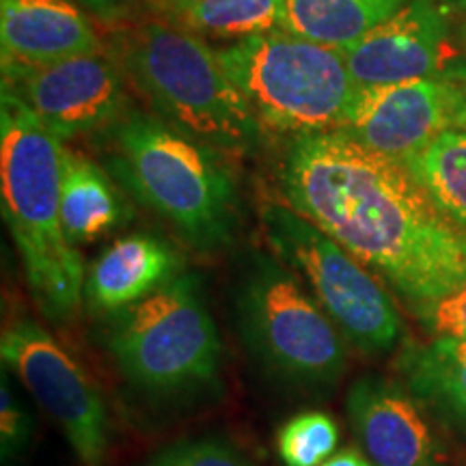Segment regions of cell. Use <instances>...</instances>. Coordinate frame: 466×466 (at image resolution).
<instances>
[{"mask_svg": "<svg viewBox=\"0 0 466 466\" xmlns=\"http://www.w3.org/2000/svg\"><path fill=\"white\" fill-rule=\"evenodd\" d=\"M214 147L167 121L132 113L115 130L110 173L197 250H217L238 227V190Z\"/></svg>", "mask_w": 466, "mask_h": 466, "instance_id": "3957f363", "label": "cell"}, {"mask_svg": "<svg viewBox=\"0 0 466 466\" xmlns=\"http://www.w3.org/2000/svg\"><path fill=\"white\" fill-rule=\"evenodd\" d=\"M261 220L277 258L309 285L348 346L384 354L398 343L401 318L395 302L357 258L289 206H268Z\"/></svg>", "mask_w": 466, "mask_h": 466, "instance_id": "ba28073f", "label": "cell"}, {"mask_svg": "<svg viewBox=\"0 0 466 466\" xmlns=\"http://www.w3.org/2000/svg\"><path fill=\"white\" fill-rule=\"evenodd\" d=\"M322 466H374L370 462V458L363 456V453L357 450H343L335 453L333 458L326 460Z\"/></svg>", "mask_w": 466, "mask_h": 466, "instance_id": "d4e9b609", "label": "cell"}, {"mask_svg": "<svg viewBox=\"0 0 466 466\" xmlns=\"http://www.w3.org/2000/svg\"><path fill=\"white\" fill-rule=\"evenodd\" d=\"M130 218L124 197L96 162L66 149L61 182V220L69 242L86 244Z\"/></svg>", "mask_w": 466, "mask_h": 466, "instance_id": "2e32d148", "label": "cell"}, {"mask_svg": "<svg viewBox=\"0 0 466 466\" xmlns=\"http://www.w3.org/2000/svg\"><path fill=\"white\" fill-rule=\"evenodd\" d=\"M0 359L56 423L76 458L85 466H104L110 445L108 408L85 367L28 318L5 326Z\"/></svg>", "mask_w": 466, "mask_h": 466, "instance_id": "9c48e42d", "label": "cell"}, {"mask_svg": "<svg viewBox=\"0 0 466 466\" xmlns=\"http://www.w3.org/2000/svg\"><path fill=\"white\" fill-rule=\"evenodd\" d=\"M450 55L447 11L436 0H408L398 14L343 50L359 86L453 74L447 67Z\"/></svg>", "mask_w": 466, "mask_h": 466, "instance_id": "7c38bea8", "label": "cell"}, {"mask_svg": "<svg viewBox=\"0 0 466 466\" xmlns=\"http://www.w3.org/2000/svg\"><path fill=\"white\" fill-rule=\"evenodd\" d=\"M417 311L434 337L466 339V283L439 300L421 302Z\"/></svg>", "mask_w": 466, "mask_h": 466, "instance_id": "cb8c5ba5", "label": "cell"}, {"mask_svg": "<svg viewBox=\"0 0 466 466\" xmlns=\"http://www.w3.org/2000/svg\"><path fill=\"white\" fill-rule=\"evenodd\" d=\"M143 466H250V462L225 439L201 436L162 447Z\"/></svg>", "mask_w": 466, "mask_h": 466, "instance_id": "7402d4cb", "label": "cell"}, {"mask_svg": "<svg viewBox=\"0 0 466 466\" xmlns=\"http://www.w3.org/2000/svg\"><path fill=\"white\" fill-rule=\"evenodd\" d=\"M259 126L296 137L339 130L359 85L343 52L283 28L218 50Z\"/></svg>", "mask_w": 466, "mask_h": 466, "instance_id": "8992f818", "label": "cell"}, {"mask_svg": "<svg viewBox=\"0 0 466 466\" xmlns=\"http://www.w3.org/2000/svg\"><path fill=\"white\" fill-rule=\"evenodd\" d=\"M466 116V80L430 76L395 85L359 86L341 130L365 147L406 162Z\"/></svg>", "mask_w": 466, "mask_h": 466, "instance_id": "8fae6325", "label": "cell"}, {"mask_svg": "<svg viewBox=\"0 0 466 466\" xmlns=\"http://www.w3.org/2000/svg\"><path fill=\"white\" fill-rule=\"evenodd\" d=\"M401 371L419 404L466 434V339L434 337L406 354Z\"/></svg>", "mask_w": 466, "mask_h": 466, "instance_id": "e0dca14e", "label": "cell"}, {"mask_svg": "<svg viewBox=\"0 0 466 466\" xmlns=\"http://www.w3.org/2000/svg\"><path fill=\"white\" fill-rule=\"evenodd\" d=\"M127 74L168 126L217 149H250L261 126L220 63L197 35L147 22L124 37Z\"/></svg>", "mask_w": 466, "mask_h": 466, "instance_id": "277c9868", "label": "cell"}, {"mask_svg": "<svg viewBox=\"0 0 466 466\" xmlns=\"http://www.w3.org/2000/svg\"><path fill=\"white\" fill-rule=\"evenodd\" d=\"M346 410L360 450L374 466H436V441L421 404L380 376L350 387Z\"/></svg>", "mask_w": 466, "mask_h": 466, "instance_id": "4fadbf2b", "label": "cell"}, {"mask_svg": "<svg viewBox=\"0 0 466 466\" xmlns=\"http://www.w3.org/2000/svg\"><path fill=\"white\" fill-rule=\"evenodd\" d=\"M179 268L182 259L171 244L149 233H132L96 259L85 281V299L93 311H119L182 275Z\"/></svg>", "mask_w": 466, "mask_h": 466, "instance_id": "9a60e30c", "label": "cell"}, {"mask_svg": "<svg viewBox=\"0 0 466 466\" xmlns=\"http://www.w3.org/2000/svg\"><path fill=\"white\" fill-rule=\"evenodd\" d=\"M456 3H458V7H462L466 11V0H456Z\"/></svg>", "mask_w": 466, "mask_h": 466, "instance_id": "4316f807", "label": "cell"}, {"mask_svg": "<svg viewBox=\"0 0 466 466\" xmlns=\"http://www.w3.org/2000/svg\"><path fill=\"white\" fill-rule=\"evenodd\" d=\"M337 445L339 425L319 410L291 417L277 434V451L285 466H322L335 456Z\"/></svg>", "mask_w": 466, "mask_h": 466, "instance_id": "44dd1931", "label": "cell"}, {"mask_svg": "<svg viewBox=\"0 0 466 466\" xmlns=\"http://www.w3.org/2000/svg\"><path fill=\"white\" fill-rule=\"evenodd\" d=\"M66 147L17 97L0 102V197L26 283L52 322L72 318L85 296L86 272L61 220Z\"/></svg>", "mask_w": 466, "mask_h": 466, "instance_id": "7a4b0ae2", "label": "cell"}, {"mask_svg": "<svg viewBox=\"0 0 466 466\" xmlns=\"http://www.w3.org/2000/svg\"><path fill=\"white\" fill-rule=\"evenodd\" d=\"M3 91L17 97L58 138L100 132L126 113L124 80L104 55L50 63L3 58Z\"/></svg>", "mask_w": 466, "mask_h": 466, "instance_id": "30bf717a", "label": "cell"}, {"mask_svg": "<svg viewBox=\"0 0 466 466\" xmlns=\"http://www.w3.org/2000/svg\"><path fill=\"white\" fill-rule=\"evenodd\" d=\"M442 212L466 231V127H451L406 162Z\"/></svg>", "mask_w": 466, "mask_h": 466, "instance_id": "ffe728a7", "label": "cell"}, {"mask_svg": "<svg viewBox=\"0 0 466 466\" xmlns=\"http://www.w3.org/2000/svg\"><path fill=\"white\" fill-rule=\"evenodd\" d=\"M33 432L35 421L31 412L17 400L9 382L7 367H3V374H0V456L5 464L25 456Z\"/></svg>", "mask_w": 466, "mask_h": 466, "instance_id": "603a6c76", "label": "cell"}, {"mask_svg": "<svg viewBox=\"0 0 466 466\" xmlns=\"http://www.w3.org/2000/svg\"><path fill=\"white\" fill-rule=\"evenodd\" d=\"M236 324L250 357L279 382L311 393L339 384L346 337L277 259L250 261L236 289Z\"/></svg>", "mask_w": 466, "mask_h": 466, "instance_id": "52a82bcc", "label": "cell"}, {"mask_svg": "<svg viewBox=\"0 0 466 466\" xmlns=\"http://www.w3.org/2000/svg\"><path fill=\"white\" fill-rule=\"evenodd\" d=\"M104 346L137 391L179 398L217 387L223 341L195 275H177L147 299L113 311Z\"/></svg>", "mask_w": 466, "mask_h": 466, "instance_id": "5b68a950", "label": "cell"}, {"mask_svg": "<svg viewBox=\"0 0 466 466\" xmlns=\"http://www.w3.org/2000/svg\"><path fill=\"white\" fill-rule=\"evenodd\" d=\"M141 3H147V5H151V7H154V5H158L160 0H141Z\"/></svg>", "mask_w": 466, "mask_h": 466, "instance_id": "484cf974", "label": "cell"}, {"mask_svg": "<svg viewBox=\"0 0 466 466\" xmlns=\"http://www.w3.org/2000/svg\"><path fill=\"white\" fill-rule=\"evenodd\" d=\"M154 11L167 25L197 37L247 39L283 28V0H160Z\"/></svg>", "mask_w": 466, "mask_h": 466, "instance_id": "d6986e66", "label": "cell"}, {"mask_svg": "<svg viewBox=\"0 0 466 466\" xmlns=\"http://www.w3.org/2000/svg\"><path fill=\"white\" fill-rule=\"evenodd\" d=\"M283 31L346 50L389 20L408 0H283Z\"/></svg>", "mask_w": 466, "mask_h": 466, "instance_id": "ac0fdd59", "label": "cell"}, {"mask_svg": "<svg viewBox=\"0 0 466 466\" xmlns=\"http://www.w3.org/2000/svg\"><path fill=\"white\" fill-rule=\"evenodd\" d=\"M3 58L50 63L102 55L97 33L69 0H0Z\"/></svg>", "mask_w": 466, "mask_h": 466, "instance_id": "5bb4252c", "label": "cell"}, {"mask_svg": "<svg viewBox=\"0 0 466 466\" xmlns=\"http://www.w3.org/2000/svg\"><path fill=\"white\" fill-rule=\"evenodd\" d=\"M281 188L291 209L417 305L466 283L462 227L404 162L365 147L341 127L294 138Z\"/></svg>", "mask_w": 466, "mask_h": 466, "instance_id": "6da1fadb", "label": "cell"}, {"mask_svg": "<svg viewBox=\"0 0 466 466\" xmlns=\"http://www.w3.org/2000/svg\"><path fill=\"white\" fill-rule=\"evenodd\" d=\"M462 127H466V116H464V124H462Z\"/></svg>", "mask_w": 466, "mask_h": 466, "instance_id": "83f0119b", "label": "cell"}]
</instances>
